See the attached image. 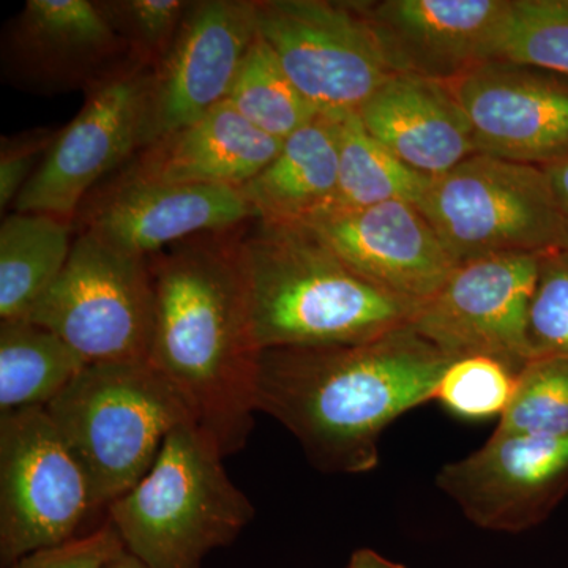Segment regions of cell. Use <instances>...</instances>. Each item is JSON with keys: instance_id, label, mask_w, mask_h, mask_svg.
I'll return each instance as SVG.
<instances>
[{"instance_id": "obj_36", "label": "cell", "mask_w": 568, "mask_h": 568, "mask_svg": "<svg viewBox=\"0 0 568 568\" xmlns=\"http://www.w3.org/2000/svg\"><path fill=\"white\" fill-rule=\"evenodd\" d=\"M560 250H567V252H568V219H567L566 234H564L562 248H560Z\"/></svg>"}, {"instance_id": "obj_27", "label": "cell", "mask_w": 568, "mask_h": 568, "mask_svg": "<svg viewBox=\"0 0 568 568\" xmlns=\"http://www.w3.org/2000/svg\"><path fill=\"white\" fill-rule=\"evenodd\" d=\"M497 432L568 436V358H530L517 379L514 398Z\"/></svg>"}, {"instance_id": "obj_34", "label": "cell", "mask_w": 568, "mask_h": 568, "mask_svg": "<svg viewBox=\"0 0 568 568\" xmlns=\"http://www.w3.org/2000/svg\"><path fill=\"white\" fill-rule=\"evenodd\" d=\"M346 568H406L403 564L384 558L373 549L362 548L353 552Z\"/></svg>"}, {"instance_id": "obj_8", "label": "cell", "mask_w": 568, "mask_h": 568, "mask_svg": "<svg viewBox=\"0 0 568 568\" xmlns=\"http://www.w3.org/2000/svg\"><path fill=\"white\" fill-rule=\"evenodd\" d=\"M102 508L44 407L0 414V568L69 544Z\"/></svg>"}, {"instance_id": "obj_12", "label": "cell", "mask_w": 568, "mask_h": 568, "mask_svg": "<svg viewBox=\"0 0 568 568\" xmlns=\"http://www.w3.org/2000/svg\"><path fill=\"white\" fill-rule=\"evenodd\" d=\"M256 36V0L190 2L173 47L152 70L144 148L227 100Z\"/></svg>"}, {"instance_id": "obj_35", "label": "cell", "mask_w": 568, "mask_h": 568, "mask_svg": "<svg viewBox=\"0 0 568 568\" xmlns=\"http://www.w3.org/2000/svg\"><path fill=\"white\" fill-rule=\"evenodd\" d=\"M106 568H148L144 566V564H141L140 560L136 558H133L130 552L125 551V548L122 549L121 552H119L118 556H115L114 559L111 560L110 564H108Z\"/></svg>"}, {"instance_id": "obj_1", "label": "cell", "mask_w": 568, "mask_h": 568, "mask_svg": "<svg viewBox=\"0 0 568 568\" xmlns=\"http://www.w3.org/2000/svg\"><path fill=\"white\" fill-rule=\"evenodd\" d=\"M245 224L148 256L155 286L149 362L224 457L241 452L252 433L263 354L242 253Z\"/></svg>"}, {"instance_id": "obj_33", "label": "cell", "mask_w": 568, "mask_h": 568, "mask_svg": "<svg viewBox=\"0 0 568 568\" xmlns=\"http://www.w3.org/2000/svg\"><path fill=\"white\" fill-rule=\"evenodd\" d=\"M544 170L548 175L549 183H551L556 200H558L560 209L568 219V156L558 163L549 164Z\"/></svg>"}, {"instance_id": "obj_7", "label": "cell", "mask_w": 568, "mask_h": 568, "mask_svg": "<svg viewBox=\"0 0 568 568\" xmlns=\"http://www.w3.org/2000/svg\"><path fill=\"white\" fill-rule=\"evenodd\" d=\"M26 320L61 336L88 364L149 362L155 328L149 260L78 233L62 274Z\"/></svg>"}, {"instance_id": "obj_13", "label": "cell", "mask_w": 568, "mask_h": 568, "mask_svg": "<svg viewBox=\"0 0 568 568\" xmlns=\"http://www.w3.org/2000/svg\"><path fill=\"white\" fill-rule=\"evenodd\" d=\"M436 485L478 528L525 532L568 495V436L496 429L485 446L444 466Z\"/></svg>"}, {"instance_id": "obj_6", "label": "cell", "mask_w": 568, "mask_h": 568, "mask_svg": "<svg viewBox=\"0 0 568 568\" xmlns=\"http://www.w3.org/2000/svg\"><path fill=\"white\" fill-rule=\"evenodd\" d=\"M418 211L457 264L562 248L567 215L544 168L476 153L433 178Z\"/></svg>"}, {"instance_id": "obj_5", "label": "cell", "mask_w": 568, "mask_h": 568, "mask_svg": "<svg viewBox=\"0 0 568 568\" xmlns=\"http://www.w3.org/2000/svg\"><path fill=\"white\" fill-rule=\"evenodd\" d=\"M108 508L149 473L164 440L194 422L182 396L151 364H91L44 407Z\"/></svg>"}, {"instance_id": "obj_9", "label": "cell", "mask_w": 568, "mask_h": 568, "mask_svg": "<svg viewBox=\"0 0 568 568\" xmlns=\"http://www.w3.org/2000/svg\"><path fill=\"white\" fill-rule=\"evenodd\" d=\"M256 26L317 114H358L395 74L351 2L256 0Z\"/></svg>"}, {"instance_id": "obj_22", "label": "cell", "mask_w": 568, "mask_h": 568, "mask_svg": "<svg viewBox=\"0 0 568 568\" xmlns=\"http://www.w3.org/2000/svg\"><path fill=\"white\" fill-rule=\"evenodd\" d=\"M74 224L50 213L11 212L0 224V321L26 320L69 261Z\"/></svg>"}, {"instance_id": "obj_3", "label": "cell", "mask_w": 568, "mask_h": 568, "mask_svg": "<svg viewBox=\"0 0 568 568\" xmlns=\"http://www.w3.org/2000/svg\"><path fill=\"white\" fill-rule=\"evenodd\" d=\"M242 253L263 351L372 342L409 325L418 310L358 275L305 223L254 219Z\"/></svg>"}, {"instance_id": "obj_17", "label": "cell", "mask_w": 568, "mask_h": 568, "mask_svg": "<svg viewBox=\"0 0 568 568\" xmlns=\"http://www.w3.org/2000/svg\"><path fill=\"white\" fill-rule=\"evenodd\" d=\"M130 62L93 0H28L3 32V78L40 95L91 91Z\"/></svg>"}, {"instance_id": "obj_24", "label": "cell", "mask_w": 568, "mask_h": 568, "mask_svg": "<svg viewBox=\"0 0 568 568\" xmlns=\"http://www.w3.org/2000/svg\"><path fill=\"white\" fill-rule=\"evenodd\" d=\"M336 123L338 183L334 201L325 212L361 211L392 201L420 203L432 178L417 173L396 159L369 134L358 114L336 119Z\"/></svg>"}, {"instance_id": "obj_18", "label": "cell", "mask_w": 568, "mask_h": 568, "mask_svg": "<svg viewBox=\"0 0 568 568\" xmlns=\"http://www.w3.org/2000/svg\"><path fill=\"white\" fill-rule=\"evenodd\" d=\"M305 224L358 275L417 306L432 298L458 265L417 205L403 201L325 212Z\"/></svg>"}, {"instance_id": "obj_14", "label": "cell", "mask_w": 568, "mask_h": 568, "mask_svg": "<svg viewBox=\"0 0 568 568\" xmlns=\"http://www.w3.org/2000/svg\"><path fill=\"white\" fill-rule=\"evenodd\" d=\"M254 219L241 190L148 181L115 171L89 194L74 231L148 257L193 235L234 230Z\"/></svg>"}, {"instance_id": "obj_30", "label": "cell", "mask_w": 568, "mask_h": 568, "mask_svg": "<svg viewBox=\"0 0 568 568\" xmlns=\"http://www.w3.org/2000/svg\"><path fill=\"white\" fill-rule=\"evenodd\" d=\"M528 342L530 358H568V252L540 254V267L530 304Z\"/></svg>"}, {"instance_id": "obj_20", "label": "cell", "mask_w": 568, "mask_h": 568, "mask_svg": "<svg viewBox=\"0 0 568 568\" xmlns=\"http://www.w3.org/2000/svg\"><path fill=\"white\" fill-rule=\"evenodd\" d=\"M358 118L396 159L432 179L477 153L465 111L444 82L395 73Z\"/></svg>"}, {"instance_id": "obj_19", "label": "cell", "mask_w": 568, "mask_h": 568, "mask_svg": "<svg viewBox=\"0 0 568 568\" xmlns=\"http://www.w3.org/2000/svg\"><path fill=\"white\" fill-rule=\"evenodd\" d=\"M282 145L224 100L196 122L145 145L119 171L148 181L241 190Z\"/></svg>"}, {"instance_id": "obj_11", "label": "cell", "mask_w": 568, "mask_h": 568, "mask_svg": "<svg viewBox=\"0 0 568 568\" xmlns=\"http://www.w3.org/2000/svg\"><path fill=\"white\" fill-rule=\"evenodd\" d=\"M540 254H495L458 264L418 306L409 327L454 361L484 355L519 375L530 361L529 312Z\"/></svg>"}, {"instance_id": "obj_28", "label": "cell", "mask_w": 568, "mask_h": 568, "mask_svg": "<svg viewBox=\"0 0 568 568\" xmlns=\"http://www.w3.org/2000/svg\"><path fill=\"white\" fill-rule=\"evenodd\" d=\"M130 61L153 70L173 47L190 2L186 0H93Z\"/></svg>"}, {"instance_id": "obj_21", "label": "cell", "mask_w": 568, "mask_h": 568, "mask_svg": "<svg viewBox=\"0 0 568 568\" xmlns=\"http://www.w3.org/2000/svg\"><path fill=\"white\" fill-rule=\"evenodd\" d=\"M338 166V123L320 114L286 138L278 155L241 193L256 220L306 223L331 207Z\"/></svg>"}, {"instance_id": "obj_29", "label": "cell", "mask_w": 568, "mask_h": 568, "mask_svg": "<svg viewBox=\"0 0 568 568\" xmlns=\"http://www.w3.org/2000/svg\"><path fill=\"white\" fill-rule=\"evenodd\" d=\"M517 379L518 375L496 358L463 357L448 365L435 399L462 418L503 417L514 398Z\"/></svg>"}, {"instance_id": "obj_15", "label": "cell", "mask_w": 568, "mask_h": 568, "mask_svg": "<svg viewBox=\"0 0 568 568\" xmlns=\"http://www.w3.org/2000/svg\"><path fill=\"white\" fill-rule=\"evenodd\" d=\"M447 85L470 123L477 153L538 168L567 159V77L489 61Z\"/></svg>"}, {"instance_id": "obj_31", "label": "cell", "mask_w": 568, "mask_h": 568, "mask_svg": "<svg viewBox=\"0 0 568 568\" xmlns=\"http://www.w3.org/2000/svg\"><path fill=\"white\" fill-rule=\"evenodd\" d=\"M59 130L32 129L0 141V209L6 211L39 170Z\"/></svg>"}, {"instance_id": "obj_23", "label": "cell", "mask_w": 568, "mask_h": 568, "mask_svg": "<svg viewBox=\"0 0 568 568\" xmlns=\"http://www.w3.org/2000/svg\"><path fill=\"white\" fill-rule=\"evenodd\" d=\"M88 365L54 332L28 320L0 321V414L47 407Z\"/></svg>"}, {"instance_id": "obj_25", "label": "cell", "mask_w": 568, "mask_h": 568, "mask_svg": "<svg viewBox=\"0 0 568 568\" xmlns=\"http://www.w3.org/2000/svg\"><path fill=\"white\" fill-rule=\"evenodd\" d=\"M227 102L256 129L282 141L320 115L284 73L260 33L246 52Z\"/></svg>"}, {"instance_id": "obj_32", "label": "cell", "mask_w": 568, "mask_h": 568, "mask_svg": "<svg viewBox=\"0 0 568 568\" xmlns=\"http://www.w3.org/2000/svg\"><path fill=\"white\" fill-rule=\"evenodd\" d=\"M122 549L121 538L108 519L92 532L61 547L33 552L13 568H106Z\"/></svg>"}, {"instance_id": "obj_26", "label": "cell", "mask_w": 568, "mask_h": 568, "mask_svg": "<svg viewBox=\"0 0 568 568\" xmlns=\"http://www.w3.org/2000/svg\"><path fill=\"white\" fill-rule=\"evenodd\" d=\"M496 61L568 78V0H511Z\"/></svg>"}, {"instance_id": "obj_4", "label": "cell", "mask_w": 568, "mask_h": 568, "mask_svg": "<svg viewBox=\"0 0 568 568\" xmlns=\"http://www.w3.org/2000/svg\"><path fill=\"white\" fill-rule=\"evenodd\" d=\"M223 458L194 422L171 432L149 473L106 508L125 551L148 568H201L233 544L254 508Z\"/></svg>"}, {"instance_id": "obj_10", "label": "cell", "mask_w": 568, "mask_h": 568, "mask_svg": "<svg viewBox=\"0 0 568 568\" xmlns=\"http://www.w3.org/2000/svg\"><path fill=\"white\" fill-rule=\"evenodd\" d=\"M151 74L130 62L85 92L84 106L59 130L14 212L50 213L74 224L89 194L144 148Z\"/></svg>"}, {"instance_id": "obj_16", "label": "cell", "mask_w": 568, "mask_h": 568, "mask_svg": "<svg viewBox=\"0 0 568 568\" xmlns=\"http://www.w3.org/2000/svg\"><path fill=\"white\" fill-rule=\"evenodd\" d=\"M394 73L436 82L496 61L511 0H357Z\"/></svg>"}, {"instance_id": "obj_2", "label": "cell", "mask_w": 568, "mask_h": 568, "mask_svg": "<svg viewBox=\"0 0 568 568\" xmlns=\"http://www.w3.org/2000/svg\"><path fill=\"white\" fill-rule=\"evenodd\" d=\"M454 358L409 325L338 346L263 351L256 410L278 420L328 474H365L379 463L384 429L435 399Z\"/></svg>"}]
</instances>
